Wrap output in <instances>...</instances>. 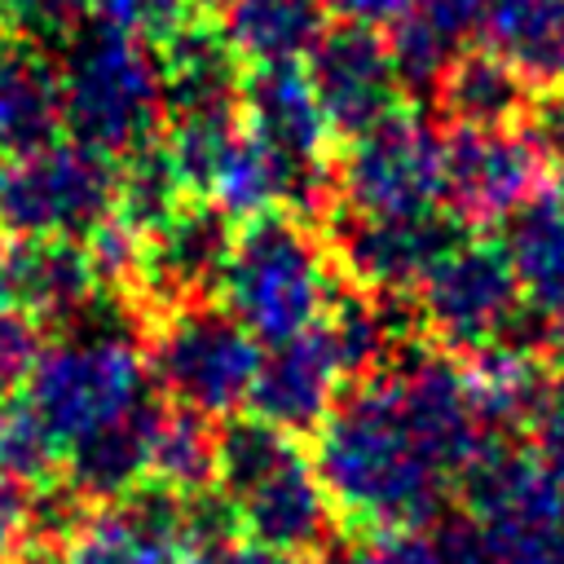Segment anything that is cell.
Returning <instances> with one entry per match:
<instances>
[{
	"label": "cell",
	"mask_w": 564,
	"mask_h": 564,
	"mask_svg": "<svg viewBox=\"0 0 564 564\" xmlns=\"http://www.w3.org/2000/svg\"><path fill=\"white\" fill-rule=\"evenodd\" d=\"M383 370L392 375L405 427L414 432L423 454L454 480L467 467V458L489 441V427L471 405L463 366L436 348H401Z\"/></svg>",
	"instance_id": "obj_13"
},
{
	"label": "cell",
	"mask_w": 564,
	"mask_h": 564,
	"mask_svg": "<svg viewBox=\"0 0 564 564\" xmlns=\"http://www.w3.org/2000/svg\"><path fill=\"white\" fill-rule=\"evenodd\" d=\"M198 189L229 220H256V216H269L278 203H286V172L251 132L234 128L212 154Z\"/></svg>",
	"instance_id": "obj_28"
},
{
	"label": "cell",
	"mask_w": 564,
	"mask_h": 564,
	"mask_svg": "<svg viewBox=\"0 0 564 564\" xmlns=\"http://www.w3.org/2000/svg\"><path fill=\"white\" fill-rule=\"evenodd\" d=\"M441 110L458 128H516L529 110V79L494 48L458 53L436 79Z\"/></svg>",
	"instance_id": "obj_26"
},
{
	"label": "cell",
	"mask_w": 564,
	"mask_h": 564,
	"mask_svg": "<svg viewBox=\"0 0 564 564\" xmlns=\"http://www.w3.org/2000/svg\"><path fill=\"white\" fill-rule=\"evenodd\" d=\"M524 441L533 445V454L555 467L564 476V392H555V401L533 419V427L524 432Z\"/></svg>",
	"instance_id": "obj_39"
},
{
	"label": "cell",
	"mask_w": 564,
	"mask_h": 564,
	"mask_svg": "<svg viewBox=\"0 0 564 564\" xmlns=\"http://www.w3.org/2000/svg\"><path fill=\"white\" fill-rule=\"evenodd\" d=\"M454 485L463 516L485 533L498 564H533L564 533V476L529 441H485Z\"/></svg>",
	"instance_id": "obj_7"
},
{
	"label": "cell",
	"mask_w": 564,
	"mask_h": 564,
	"mask_svg": "<svg viewBox=\"0 0 564 564\" xmlns=\"http://www.w3.org/2000/svg\"><path fill=\"white\" fill-rule=\"evenodd\" d=\"M480 31L524 79H555L564 70V0H489Z\"/></svg>",
	"instance_id": "obj_29"
},
{
	"label": "cell",
	"mask_w": 564,
	"mask_h": 564,
	"mask_svg": "<svg viewBox=\"0 0 564 564\" xmlns=\"http://www.w3.org/2000/svg\"><path fill=\"white\" fill-rule=\"evenodd\" d=\"M533 564H564V533H560L555 542H546V546H542V555H538Z\"/></svg>",
	"instance_id": "obj_43"
},
{
	"label": "cell",
	"mask_w": 564,
	"mask_h": 564,
	"mask_svg": "<svg viewBox=\"0 0 564 564\" xmlns=\"http://www.w3.org/2000/svg\"><path fill=\"white\" fill-rule=\"evenodd\" d=\"M163 115V66L145 40L115 26L75 31L62 62V123L101 154H128L150 141Z\"/></svg>",
	"instance_id": "obj_5"
},
{
	"label": "cell",
	"mask_w": 564,
	"mask_h": 564,
	"mask_svg": "<svg viewBox=\"0 0 564 564\" xmlns=\"http://www.w3.org/2000/svg\"><path fill=\"white\" fill-rule=\"evenodd\" d=\"M339 194L352 216H427L445 198V141L427 119L392 110L348 141Z\"/></svg>",
	"instance_id": "obj_10"
},
{
	"label": "cell",
	"mask_w": 564,
	"mask_h": 564,
	"mask_svg": "<svg viewBox=\"0 0 564 564\" xmlns=\"http://www.w3.org/2000/svg\"><path fill=\"white\" fill-rule=\"evenodd\" d=\"M225 308L264 344L313 330L335 304L330 256L295 216H256L238 229L225 278Z\"/></svg>",
	"instance_id": "obj_4"
},
{
	"label": "cell",
	"mask_w": 564,
	"mask_h": 564,
	"mask_svg": "<svg viewBox=\"0 0 564 564\" xmlns=\"http://www.w3.org/2000/svg\"><path fill=\"white\" fill-rule=\"evenodd\" d=\"M40 352H44L40 317H31L26 308L0 304V397H9L13 388H26Z\"/></svg>",
	"instance_id": "obj_35"
},
{
	"label": "cell",
	"mask_w": 564,
	"mask_h": 564,
	"mask_svg": "<svg viewBox=\"0 0 564 564\" xmlns=\"http://www.w3.org/2000/svg\"><path fill=\"white\" fill-rule=\"evenodd\" d=\"M339 564H449V555L427 529H375L357 533Z\"/></svg>",
	"instance_id": "obj_34"
},
{
	"label": "cell",
	"mask_w": 564,
	"mask_h": 564,
	"mask_svg": "<svg viewBox=\"0 0 564 564\" xmlns=\"http://www.w3.org/2000/svg\"><path fill=\"white\" fill-rule=\"evenodd\" d=\"M242 119L247 132L282 163L286 172V203L300 212H317L330 194L326 176V137L335 132L308 70L300 62L286 66H256L242 79Z\"/></svg>",
	"instance_id": "obj_11"
},
{
	"label": "cell",
	"mask_w": 564,
	"mask_h": 564,
	"mask_svg": "<svg viewBox=\"0 0 564 564\" xmlns=\"http://www.w3.org/2000/svg\"><path fill=\"white\" fill-rule=\"evenodd\" d=\"M163 110L172 119L185 115H229L234 97L242 93L238 53L229 48L220 26L185 22L176 35L163 40Z\"/></svg>",
	"instance_id": "obj_22"
},
{
	"label": "cell",
	"mask_w": 564,
	"mask_h": 564,
	"mask_svg": "<svg viewBox=\"0 0 564 564\" xmlns=\"http://www.w3.org/2000/svg\"><path fill=\"white\" fill-rule=\"evenodd\" d=\"M84 9L88 0H0V22H9L26 40H57L75 35Z\"/></svg>",
	"instance_id": "obj_36"
},
{
	"label": "cell",
	"mask_w": 564,
	"mask_h": 564,
	"mask_svg": "<svg viewBox=\"0 0 564 564\" xmlns=\"http://www.w3.org/2000/svg\"><path fill=\"white\" fill-rule=\"evenodd\" d=\"M145 379L150 366L132 330L93 304L70 335L44 344L26 379V410L66 449L145 405Z\"/></svg>",
	"instance_id": "obj_3"
},
{
	"label": "cell",
	"mask_w": 564,
	"mask_h": 564,
	"mask_svg": "<svg viewBox=\"0 0 564 564\" xmlns=\"http://www.w3.org/2000/svg\"><path fill=\"white\" fill-rule=\"evenodd\" d=\"M414 291L419 326L449 352H471L502 339L516 326L524 300L507 242L489 238H454Z\"/></svg>",
	"instance_id": "obj_9"
},
{
	"label": "cell",
	"mask_w": 564,
	"mask_h": 564,
	"mask_svg": "<svg viewBox=\"0 0 564 564\" xmlns=\"http://www.w3.org/2000/svg\"><path fill=\"white\" fill-rule=\"evenodd\" d=\"M84 251L101 286H132L145 273V234L128 225L119 212H110L101 225L84 234Z\"/></svg>",
	"instance_id": "obj_32"
},
{
	"label": "cell",
	"mask_w": 564,
	"mask_h": 564,
	"mask_svg": "<svg viewBox=\"0 0 564 564\" xmlns=\"http://www.w3.org/2000/svg\"><path fill=\"white\" fill-rule=\"evenodd\" d=\"M507 225H511L507 251H511L524 304L560 322L564 317V198L538 194Z\"/></svg>",
	"instance_id": "obj_27"
},
{
	"label": "cell",
	"mask_w": 564,
	"mask_h": 564,
	"mask_svg": "<svg viewBox=\"0 0 564 564\" xmlns=\"http://www.w3.org/2000/svg\"><path fill=\"white\" fill-rule=\"evenodd\" d=\"M260 361V339L212 300L167 304L150 322V379L167 401L189 405L207 419H229L251 397Z\"/></svg>",
	"instance_id": "obj_6"
},
{
	"label": "cell",
	"mask_w": 564,
	"mask_h": 564,
	"mask_svg": "<svg viewBox=\"0 0 564 564\" xmlns=\"http://www.w3.org/2000/svg\"><path fill=\"white\" fill-rule=\"evenodd\" d=\"M185 176L176 167V159L167 154V145H137L128 150L123 167H119V194H115V212L137 225L141 234L159 229L181 203H185Z\"/></svg>",
	"instance_id": "obj_31"
},
{
	"label": "cell",
	"mask_w": 564,
	"mask_h": 564,
	"mask_svg": "<svg viewBox=\"0 0 564 564\" xmlns=\"http://www.w3.org/2000/svg\"><path fill=\"white\" fill-rule=\"evenodd\" d=\"M313 467L344 529H427L449 476L423 454L388 370L357 379L317 427Z\"/></svg>",
	"instance_id": "obj_1"
},
{
	"label": "cell",
	"mask_w": 564,
	"mask_h": 564,
	"mask_svg": "<svg viewBox=\"0 0 564 564\" xmlns=\"http://www.w3.org/2000/svg\"><path fill=\"white\" fill-rule=\"evenodd\" d=\"M62 70L31 44H0V163L57 141Z\"/></svg>",
	"instance_id": "obj_23"
},
{
	"label": "cell",
	"mask_w": 564,
	"mask_h": 564,
	"mask_svg": "<svg viewBox=\"0 0 564 564\" xmlns=\"http://www.w3.org/2000/svg\"><path fill=\"white\" fill-rule=\"evenodd\" d=\"M449 242L454 234L432 212L427 216H348L339 225L335 251L352 282H361L375 295H397L419 286Z\"/></svg>",
	"instance_id": "obj_16"
},
{
	"label": "cell",
	"mask_w": 564,
	"mask_h": 564,
	"mask_svg": "<svg viewBox=\"0 0 564 564\" xmlns=\"http://www.w3.org/2000/svg\"><path fill=\"white\" fill-rule=\"evenodd\" d=\"M344 366L322 330V322L286 344H273V352L260 361V375L251 383V414H260L264 423L300 436V432H317L326 423V414L335 410V392H339Z\"/></svg>",
	"instance_id": "obj_17"
},
{
	"label": "cell",
	"mask_w": 564,
	"mask_h": 564,
	"mask_svg": "<svg viewBox=\"0 0 564 564\" xmlns=\"http://www.w3.org/2000/svg\"><path fill=\"white\" fill-rule=\"evenodd\" d=\"M119 167L84 141H48L0 163V229L9 238H79L115 212Z\"/></svg>",
	"instance_id": "obj_8"
},
{
	"label": "cell",
	"mask_w": 564,
	"mask_h": 564,
	"mask_svg": "<svg viewBox=\"0 0 564 564\" xmlns=\"http://www.w3.org/2000/svg\"><path fill=\"white\" fill-rule=\"evenodd\" d=\"M551 141L564 150V70L555 75V101H551Z\"/></svg>",
	"instance_id": "obj_41"
},
{
	"label": "cell",
	"mask_w": 564,
	"mask_h": 564,
	"mask_svg": "<svg viewBox=\"0 0 564 564\" xmlns=\"http://www.w3.org/2000/svg\"><path fill=\"white\" fill-rule=\"evenodd\" d=\"M31 498H35V485L0 471V564H22V555H26Z\"/></svg>",
	"instance_id": "obj_37"
},
{
	"label": "cell",
	"mask_w": 564,
	"mask_h": 564,
	"mask_svg": "<svg viewBox=\"0 0 564 564\" xmlns=\"http://www.w3.org/2000/svg\"><path fill=\"white\" fill-rule=\"evenodd\" d=\"M560 154H564V150H560Z\"/></svg>",
	"instance_id": "obj_45"
},
{
	"label": "cell",
	"mask_w": 564,
	"mask_h": 564,
	"mask_svg": "<svg viewBox=\"0 0 564 564\" xmlns=\"http://www.w3.org/2000/svg\"><path fill=\"white\" fill-rule=\"evenodd\" d=\"M185 498L159 480L137 485L128 498L93 507L66 542L62 564H181Z\"/></svg>",
	"instance_id": "obj_15"
},
{
	"label": "cell",
	"mask_w": 564,
	"mask_h": 564,
	"mask_svg": "<svg viewBox=\"0 0 564 564\" xmlns=\"http://www.w3.org/2000/svg\"><path fill=\"white\" fill-rule=\"evenodd\" d=\"M159 410L154 401L137 405L128 419L75 441L62 449L57 476L93 507L119 502L128 498L137 485L150 480V458H154V427H159Z\"/></svg>",
	"instance_id": "obj_21"
},
{
	"label": "cell",
	"mask_w": 564,
	"mask_h": 564,
	"mask_svg": "<svg viewBox=\"0 0 564 564\" xmlns=\"http://www.w3.org/2000/svg\"><path fill=\"white\" fill-rule=\"evenodd\" d=\"M551 375H555V388L564 392V317L555 322V335H551Z\"/></svg>",
	"instance_id": "obj_42"
},
{
	"label": "cell",
	"mask_w": 564,
	"mask_h": 564,
	"mask_svg": "<svg viewBox=\"0 0 564 564\" xmlns=\"http://www.w3.org/2000/svg\"><path fill=\"white\" fill-rule=\"evenodd\" d=\"M181 564H308L300 555H286L278 546H264L256 538H225V542H207V546H185L181 542Z\"/></svg>",
	"instance_id": "obj_38"
},
{
	"label": "cell",
	"mask_w": 564,
	"mask_h": 564,
	"mask_svg": "<svg viewBox=\"0 0 564 564\" xmlns=\"http://www.w3.org/2000/svg\"><path fill=\"white\" fill-rule=\"evenodd\" d=\"M322 9L348 26H379V22H392L405 0H322Z\"/></svg>",
	"instance_id": "obj_40"
},
{
	"label": "cell",
	"mask_w": 564,
	"mask_h": 564,
	"mask_svg": "<svg viewBox=\"0 0 564 564\" xmlns=\"http://www.w3.org/2000/svg\"><path fill=\"white\" fill-rule=\"evenodd\" d=\"M546 150L520 128H458L445 141V203L463 225L516 220L546 194Z\"/></svg>",
	"instance_id": "obj_12"
},
{
	"label": "cell",
	"mask_w": 564,
	"mask_h": 564,
	"mask_svg": "<svg viewBox=\"0 0 564 564\" xmlns=\"http://www.w3.org/2000/svg\"><path fill=\"white\" fill-rule=\"evenodd\" d=\"M489 0H405L392 18V62L405 84L427 88L445 75V66L463 53V40L480 31Z\"/></svg>",
	"instance_id": "obj_25"
},
{
	"label": "cell",
	"mask_w": 564,
	"mask_h": 564,
	"mask_svg": "<svg viewBox=\"0 0 564 564\" xmlns=\"http://www.w3.org/2000/svg\"><path fill=\"white\" fill-rule=\"evenodd\" d=\"M229 251V216L212 203H181L159 229L145 234L141 282L163 300V308L207 300V291H220Z\"/></svg>",
	"instance_id": "obj_18"
},
{
	"label": "cell",
	"mask_w": 564,
	"mask_h": 564,
	"mask_svg": "<svg viewBox=\"0 0 564 564\" xmlns=\"http://www.w3.org/2000/svg\"><path fill=\"white\" fill-rule=\"evenodd\" d=\"M463 379L471 392V405L485 427L502 432H529L533 419L555 401V375L551 366L520 339H494L467 352Z\"/></svg>",
	"instance_id": "obj_20"
},
{
	"label": "cell",
	"mask_w": 564,
	"mask_h": 564,
	"mask_svg": "<svg viewBox=\"0 0 564 564\" xmlns=\"http://www.w3.org/2000/svg\"><path fill=\"white\" fill-rule=\"evenodd\" d=\"M216 489L229 498L242 538L300 560H317L339 524L313 458L260 414L216 427Z\"/></svg>",
	"instance_id": "obj_2"
},
{
	"label": "cell",
	"mask_w": 564,
	"mask_h": 564,
	"mask_svg": "<svg viewBox=\"0 0 564 564\" xmlns=\"http://www.w3.org/2000/svg\"><path fill=\"white\" fill-rule=\"evenodd\" d=\"M97 291L93 260L75 238H13L0 247V304L40 322H79Z\"/></svg>",
	"instance_id": "obj_19"
},
{
	"label": "cell",
	"mask_w": 564,
	"mask_h": 564,
	"mask_svg": "<svg viewBox=\"0 0 564 564\" xmlns=\"http://www.w3.org/2000/svg\"><path fill=\"white\" fill-rule=\"evenodd\" d=\"M308 79L317 88L330 128L348 137L388 119L405 84L388 40H379L370 26H348V22L317 40V48L308 53Z\"/></svg>",
	"instance_id": "obj_14"
},
{
	"label": "cell",
	"mask_w": 564,
	"mask_h": 564,
	"mask_svg": "<svg viewBox=\"0 0 564 564\" xmlns=\"http://www.w3.org/2000/svg\"><path fill=\"white\" fill-rule=\"evenodd\" d=\"M150 480L167 485L181 498L216 489V427L207 414L176 405V401H167L159 410Z\"/></svg>",
	"instance_id": "obj_30"
},
{
	"label": "cell",
	"mask_w": 564,
	"mask_h": 564,
	"mask_svg": "<svg viewBox=\"0 0 564 564\" xmlns=\"http://www.w3.org/2000/svg\"><path fill=\"white\" fill-rule=\"evenodd\" d=\"M322 564H339V560H322Z\"/></svg>",
	"instance_id": "obj_44"
},
{
	"label": "cell",
	"mask_w": 564,
	"mask_h": 564,
	"mask_svg": "<svg viewBox=\"0 0 564 564\" xmlns=\"http://www.w3.org/2000/svg\"><path fill=\"white\" fill-rule=\"evenodd\" d=\"M194 0H88L101 26H115L137 40H167L189 22Z\"/></svg>",
	"instance_id": "obj_33"
},
{
	"label": "cell",
	"mask_w": 564,
	"mask_h": 564,
	"mask_svg": "<svg viewBox=\"0 0 564 564\" xmlns=\"http://www.w3.org/2000/svg\"><path fill=\"white\" fill-rule=\"evenodd\" d=\"M220 31L238 62L286 66L317 48L326 35L322 0H225Z\"/></svg>",
	"instance_id": "obj_24"
}]
</instances>
